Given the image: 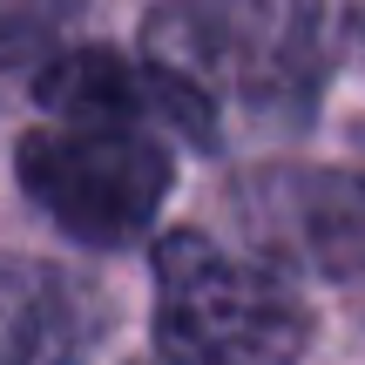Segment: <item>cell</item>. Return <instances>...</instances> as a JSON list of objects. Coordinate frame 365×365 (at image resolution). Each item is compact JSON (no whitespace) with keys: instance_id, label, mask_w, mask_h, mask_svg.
<instances>
[{"instance_id":"1","label":"cell","mask_w":365,"mask_h":365,"mask_svg":"<svg viewBox=\"0 0 365 365\" xmlns=\"http://www.w3.org/2000/svg\"><path fill=\"white\" fill-rule=\"evenodd\" d=\"M156 345L170 365H298L312 312L277 271L176 230L156 244Z\"/></svg>"},{"instance_id":"2","label":"cell","mask_w":365,"mask_h":365,"mask_svg":"<svg viewBox=\"0 0 365 365\" xmlns=\"http://www.w3.org/2000/svg\"><path fill=\"white\" fill-rule=\"evenodd\" d=\"M149 61L250 108H298L318 81V0H163Z\"/></svg>"},{"instance_id":"3","label":"cell","mask_w":365,"mask_h":365,"mask_svg":"<svg viewBox=\"0 0 365 365\" xmlns=\"http://www.w3.org/2000/svg\"><path fill=\"white\" fill-rule=\"evenodd\" d=\"M14 176L88 250H122L163 217L176 190V156L163 135L143 129H95V122H54L21 135Z\"/></svg>"},{"instance_id":"4","label":"cell","mask_w":365,"mask_h":365,"mask_svg":"<svg viewBox=\"0 0 365 365\" xmlns=\"http://www.w3.org/2000/svg\"><path fill=\"white\" fill-rule=\"evenodd\" d=\"M34 95L54 122H95V129H143V135H182L217 143V102L190 88L182 75L156 61H129L115 48H68L41 61Z\"/></svg>"},{"instance_id":"5","label":"cell","mask_w":365,"mask_h":365,"mask_svg":"<svg viewBox=\"0 0 365 365\" xmlns=\"http://www.w3.org/2000/svg\"><path fill=\"white\" fill-rule=\"evenodd\" d=\"M237 223L284 264L325 277L365 271V176L352 170H264L237 190Z\"/></svg>"},{"instance_id":"6","label":"cell","mask_w":365,"mask_h":365,"mask_svg":"<svg viewBox=\"0 0 365 365\" xmlns=\"http://www.w3.org/2000/svg\"><path fill=\"white\" fill-rule=\"evenodd\" d=\"M115 304L95 277L48 257H0V365H95Z\"/></svg>"},{"instance_id":"7","label":"cell","mask_w":365,"mask_h":365,"mask_svg":"<svg viewBox=\"0 0 365 365\" xmlns=\"http://www.w3.org/2000/svg\"><path fill=\"white\" fill-rule=\"evenodd\" d=\"M68 21H75V0H0V68L54 54Z\"/></svg>"}]
</instances>
